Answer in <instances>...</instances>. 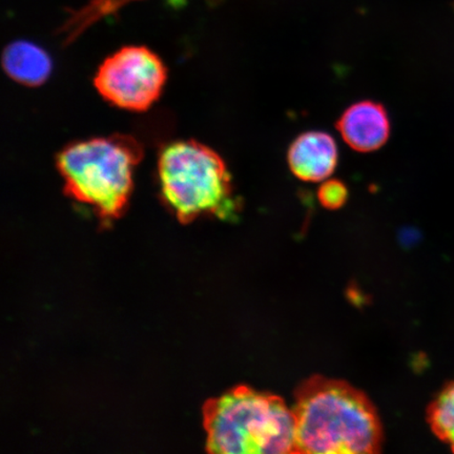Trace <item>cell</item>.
<instances>
[{
	"label": "cell",
	"mask_w": 454,
	"mask_h": 454,
	"mask_svg": "<svg viewBox=\"0 0 454 454\" xmlns=\"http://www.w3.org/2000/svg\"><path fill=\"white\" fill-rule=\"evenodd\" d=\"M158 178L164 202L184 223L204 215L230 218L239 206L223 159L196 140L164 147Z\"/></svg>",
	"instance_id": "277c9868"
},
{
	"label": "cell",
	"mask_w": 454,
	"mask_h": 454,
	"mask_svg": "<svg viewBox=\"0 0 454 454\" xmlns=\"http://www.w3.org/2000/svg\"><path fill=\"white\" fill-rule=\"evenodd\" d=\"M338 156V146L331 135L309 132L300 135L293 142L287 159L296 177L308 183H317L334 172Z\"/></svg>",
	"instance_id": "52a82bcc"
},
{
	"label": "cell",
	"mask_w": 454,
	"mask_h": 454,
	"mask_svg": "<svg viewBox=\"0 0 454 454\" xmlns=\"http://www.w3.org/2000/svg\"><path fill=\"white\" fill-rule=\"evenodd\" d=\"M297 453L361 454L379 451L382 428L371 402L334 380L312 379L294 408Z\"/></svg>",
	"instance_id": "6da1fadb"
},
{
	"label": "cell",
	"mask_w": 454,
	"mask_h": 454,
	"mask_svg": "<svg viewBox=\"0 0 454 454\" xmlns=\"http://www.w3.org/2000/svg\"><path fill=\"white\" fill-rule=\"evenodd\" d=\"M338 130L351 149L373 152L387 142L390 121L381 104L361 101L348 107L337 122Z\"/></svg>",
	"instance_id": "8992f818"
},
{
	"label": "cell",
	"mask_w": 454,
	"mask_h": 454,
	"mask_svg": "<svg viewBox=\"0 0 454 454\" xmlns=\"http://www.w3.org/2000/svg\"><path fill=\"white\" fill-rule=\"evenodd\" d=\"M204 421L213 453H297L294 411L279 396L242 386L209 403Z\"/></svg>",
	"instance_id": "7a4b0ae2"
},
{
	"label": "cell",
	"mask_w": 454,
	"mask_h": 454,
	"mask_svg": "<svg viewBox=\"0 0 454 454\" xmlns=\"http://www.w3.org/2000/svg\"><path fill=\"white\" fill-rule=\"evenodd\" d=\"M2 65L7 75L26 87H38L48 81L53 64L47 51L36 43L17 41L4 50Z\"/></svg>",
	"instance_id": "ba28073f"
},
{
	"label": "cell",
	"mask_w": 454,
	"mask_h": 454,
	"mask_svg": "<svg viewBox=\"0 0 454 454\" xmlns=\"http://www.w3.org/2000/svg\"><path fill=\"white\" fill-rule=\"evenodd\" d=\"M429 423L435 434L454 451V383L447 386L431 405Z\"/></svg>",
	"instance_id": "9c48e42d"
},
{
	"label": "cell",
	"mask_w": 454,
	"mask_h": 454,
	"mask_svg": "<svg viewBox=\"0 0 454 454\" xmlns=\"http://www.w3.org/2000/svg\"><path fill=\"white\" fill-rule=\"evenodd\" d=\"M348 186L338 179L327 180L317 191V198L323 207L328 209L342 207L348 199Z\"/></svg>",
	"instance_id": "30bf717a"
},
{
	"label": "cell",
	"mask_w": 454,
	"mask_h": 454,
	"mask_svg": "<svg viewBox=\"0 0 454 454\" xmlns=\"http://www.w3.org/2000/svg\"><path fill=\"white\" fill-rule=\"evenodd\" d=\"M167 79V67L158 55L142 45H129L102 62L94 85L119 109L144 112L160 98Z\"/></svg>",
	"instance_id": "5b68a950"
},
{
	"label": "cell",
	"mask_w": 454,
	"mask_h": 454,
	"mask_svg": "<svg viewBox=\"0 0 454 454\" xmlns=\"http://www.w3.org/2000/svg\"><path fill=\"white\" fill-rule=\"evenodd\" d=\"M142 156L137 139L116 134L67 145L56 163L67 196L92 207L101 218L115 219L127 209Z\"/></svg>",
	"instance_id": "3957f363"
}]
</instances>
